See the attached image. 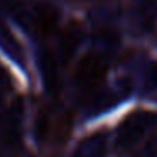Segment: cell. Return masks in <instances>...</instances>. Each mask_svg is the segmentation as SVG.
Instances as JSON below:
<instances>
[{
  "mask_svg": "<svg viewBox=\"0 0 157 157\" xmlns=\"http://www.w3.org/2000/svg\"><path fill=\"white\" fill-rule=\"evenodd\" d=\"M106 147L108 140L103 132H96L85 137L76 145L71 157H106Z\"/></svg>",
  "mask_w": 157,
  "mask_h": 157,
  "instance_id": "cell-5",
  "label": "cell"
},
{
  "mask_svg": "<svg viewBox=\"0 0 157 157\" xmlns=\"http://www.w3.org/2000/svg\"><path fill=\"white\" fill-rule=\"evenodd\" d=\"M10 90V79H9L7 73L0 68V115H2V103H4V96Z\"/></svg>",
  "mask_w": 157,
  "mask_h": 157,
  "instance_id": "cell-9",
  "label": "cell"
},
{
  "mask_svg": "<svg viewBox=\"0 0 157 157\" xmlns=\"http://www.w3.org/2000/svg\"><path fill=\"white\" fill-rule=\"evenodd\" d=\"M22 123H24V101L17 98L7 112L0 115V135L10 145L19 144L22 137Z\"/></svg>",
  "mask_w": 157,
  "mask_h": 157,
  "instance_id": "cell-3",
  "label": "cell"
},
{
  "mask_svg": "<svg viewBox=\"0 0 157 157\" xmlns=\"http://www.w3.org/2000/svg\"><path fill=\"white\" fill-rule=\"evenodd\" d=\"M145 88L147 90H152L157 86V66H150L149 69H147V78H145Z\"/></svg>",
  "mask_w": 157,
  "mask_h": 157,
  "instance_id": "cell-10",
  "label": "cell"
},
{
  "mask_svg": "<svg viewBox=\"0 0 157 157\" xmlns=\"http://www.w3.org/2000/svg\"><path fill=\"white\" fill-rule=\"evenodd\" d=\"M39 71L46 90L56 93L59 88V71H58V58L51 51L44 49L39 54Z\"/></svg>",
  "mask_w": 157,
  "mask_h": 157,
  "instance_id": "cell-4",
  "label": "cell"
},
{
  "mask_svg": "<svg viewBox=\"0 0 157 157\" xmlns=\"http://www.w3.org/2000/svg\"><path fill=\"white\" fill-rule=\"evenodd\" d=\"M83 41V31L79 25L71 24L63 31L61 37H59V58L63 61H69L78 51L79 44Z\"/></svg>",
  "mask_w": 157,
  "mask_h": 157,
  "instance_id": "cell-7",
  "label": "cell"
},
{
  "mask_svg": "<svg viewBox=\"0 0 157 157\" xmlns=\"http://www.w3.org/2000/svg\"><path fill=\"white\" fill-rule=\"evenodd\" d=\"M0 49H4V52L12 61L22 64V58H24L22 48L17 42V39L14 37V34L10 32V29L5 25L4 21H0Z\"/></svg>",
  "mask_w": 157,
  "mask_h": 157,
  "instance_id": "cell-8",
  "label": "cell"
},
{
  "mask_svg": "<svg viewBox=\"0 0 157 157\" xmlns=\"http://www.w3.org/2000/svg\"><path fill=\"white\" fill-rule=\"evenodd\" d=\"M155 120V115L149 110H135L130 115H127L118 125L115 135V144L118 149H128V147L135 145L145 132L150 128V125Z\"/></svg>",
  "mask_w": 157,
  "mask_h": 157,
  "instance_id": "cell-1",
  "label": "cell"
},
{
  "mask_svg": "<svg viewBox=\"0 0 157 157\" xmlns=\"http://www.w3.org/2000/svg\"><path fill=\"white\" fill-rule=\"evenodd\" d=\"M59 14L51 5H37L32 14V24L42 36H51L58 29Z\"/></svg>",
  "mask_w": 157,
  "mask_h": 157,
  "instance_id": "cell-6",
  "label": "cell"
},
{
  "mask_svg": "<svg viewBox=\"0 0 157 157\" xmlns=\"http://www.w3.org/2000/svg\"><path fill=\"white\" fill-rule=\"evenodd\" d=\"M105 75H106V61L100 54L90 52V54L83 56L79 59L78 66H76L75 79L79 88L91 90L101 83Z\"/></svg>",
  "mask_w": 157,
  "mask_h": 157,
  "instance_id": "cell-2",
  "label": "cell"
}]
</instances>
